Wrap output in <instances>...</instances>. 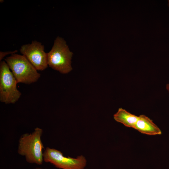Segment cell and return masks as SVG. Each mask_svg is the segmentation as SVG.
Wrapping results in <instances>:
<instances>
[{"instance_id": "cell-1", "label": "cell", "mask_w": 169, "mask_h": 169, "mask_svg": "<svg viewBox=\"0 0 169 169\" xmlns=\"http://www.w3.org/2000/svg\"><path fill=\"white\" fill-rule=\"evenodd\" d=\"M43 133V129L37 127L31 133L23 134L19 139L18 153L24 156L28 163L39 165L43 163L44 149L41 140Z\"/></svg>"}, {"instance_id": "cell-2", "label": "cell", "mask_w": 169, "mask_h": 169, "mask_svg": "<svg viewBox=\"0 0 169 169\" xmlns=\"http://www.w3.org/2000/svg\"><path fill=\"white\" fill-rule=\"evenodd\" d=\"M5 61L18 83L30 84L37 82L40 74L23 55L16 54L6 57Z\"/></svg>"}, {"instance_id": "cell-3", "label": "cell", "mask_w": 169, "mask_h": 169, "mask_svg": "<svg viewBox=\"0 0 169 169\" xmlns=\"http://www.w3.org/2000/svg\"><path fill=\"white\" fill-rule=\"evenodd\" d=\"M73 54L64 39L58 37L51 50L47 53L48 65L61 73L67 74L72 69L71 59Z\"/></svg>"}, {"instance_id": "cell-4", "label": "cell", "mask_w": 169, "mask_h": 169, "mask_svg": "<svg viewBox=\"0 0 169 169\" xmlns=\"http://www.w3.org/2000/svg\"><path fill=\"white\" fill-rule=\"evenodd\" d=\"M17 81L5 61L0 64V101L6 104H14L21 93L18 90Z\"/></svg>"}, {"instance_id": "cell-5", "label": "cell", "mask_w": 169, "mask_h": 169, "mask_svg": "<svg viewBox=\"0 0 169 169\" xmlns=\"http://www.w3.org/2000/svg\"><path fill=\"white\" fill-rule=\"evenodd\" d=\"M43 159L59 169H84L87 164V160L82 155L76 158L65 157L60 151L49 147L44 150Z\"/></svg>"}, {"instance_id": "cell-6", "label": "cell", "mask_w": 169, "mask_h": 169, "mask_svg": "<svg viewBox=\"0 0 169 169\" xmlns=\"http://www.w3.org/2000/svg\"><path fill=\"white\" fill-rule=\"evenodd\" d=\"M44 50L41 43L34 41L21 46L20 51L37 70L43 71L48 66L47 53Z\"/></svg>"}, {"instance_id": "cell-7", "label": "cell", "mask_w": 169, "mask_h": 169, "mask_svg": "<svg viewBox=\"0 0 169 169\" xmlns=\"http://www.w3.org/2000/svg\"><path fill=\"white\" fill-rule=\"evenodd\" d=\"M134 128L141 133L149 135L161 134V130L152 120L143 115L138 116V119Z\"/></svg>"}, {"instance_id": "cell-8", "label": "cell", "mask_w": 169, "mask_h": 169, "mask_svg": "<svg viewBox=\"0 0 169 169\" xmlns=\"http://www.w3.org/2000/svg\"><path fill=\"white\" fill-rule=\"evenodd\" d=\"M114 118L115 121L126 127L134 128L138 119V116L120 108L114 115Z\"/></svg>"}, {"instance_id": "cell-9", "label": "cell", "mask_w": 169, "mask_h": 169, "mask_svg": "<svg viewBox=\"0 0 169 169\" xmlns=\"http://www.w3.org/2000/svg\"><path fill=\"white\" fill-rule=\"evenodd\" d=\"M18 52L17 50H15L13 51H7V52H2L0 51V61L3 59L6 55L9 54H13L16 53Z\"/></svg>"}, {"instance_id": "cell-10", "label": "cell", "mask_w": 169, "mask_h": 169, "mask_svg": "<svg viewBox=\"0 0 169 169\" xmlns=\"http://www.w3.org/2000/svg\"><path fill=\"white\" fill-rule=\"evenodd\" d=\"M166 88L169 94V84H168L166 85Z\"/></svg>"}, {"instance_id": "cell-11", "label": "cell", "mask_w": 169, "mask_h": 169, "mask_svg": "<svg viewBox=\"0 0 169 169\" xmlns=\"http://www.w3.org/2000/svg\"><path fill=\"white\" fill-rule=\"evenodd\" d=\"M34 169H43L40 167H36Z\"/></svg>"}]
</instances>
